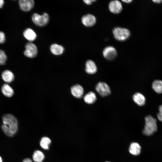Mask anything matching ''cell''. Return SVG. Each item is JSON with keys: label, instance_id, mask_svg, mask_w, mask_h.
Instances as JSON below:
<instances>
[{"label": "cell", "instance_id": "obj_7", "mask_svg": "<svg viewBox=\"0 0 162 162\" xmlns=\"http://www.w3.org/2000/svg\"><path fill=\"white\" fill-rule=\"evenodd\" d=\"M103 54L105 58L109 60H112L116 58L117 53L114 47L108 46L104 48Z\"/></svg>", "mask_w": 162, "mask_h": 162}, {"label": "cell", "instance_id": "obj_30", "mask_svg": "<svg viewBox=\"0 0 162 162\" xmlns=\"http://www.w3.org/2000/svg\"><path fill=\"white\" fill-rule=\"evenodd\" d=\"M122 1L127 3H129L131 2L132 0H122Z\"/></svg>", "mask_w": 162, "mask_h": 162}, {"label": "cell", "instance_id": "obj_10", "mask_svg": "<svg viewBox=\"0 0 162 162\" xmlns=\"http://www.w3.org/2000/svg\"><path fill=\"white\" fill-rule=\"evenodd\" d=\"M81 20L83 24L87 27L93 26L96 22V19L95 17L93 15L91 14L83 16Z\"/></svg>", "mask_w": 162, "mask_h": 162}, {"label": "cell", "instance_id": "obj_1", "mask_svg": "<svg viewBox=\"0 0 162 162\" xmlns=\"http://www.w3.org/2000/svg\"><path fill=\"white\" fill-rule=\"evenodd\" d=\"M2 129L4 133L9 137L14 136L18 129V123L16 118L10 114H6L2 117Z\"/></svg>", "mask_w": 162, "mask_h": 162}, {"label": "cell", "instance_id": "obj_5", "mask_svg": "<svg viewBox=\"0 0 162 162\" xmlns=\"http://www.w3.org/2000/svg\"><path fill=\"white\" fill-rule=\"evenodd\" d=\"M95 89L102 97L107 96L111 93L110 87L106 83L103 82H98L95 86Z\"/></svg>", "mask_w": 162, "mask_h": 162}, {"label": "cell", "instance_id": "obj_14", "mask_svg": "<svg viewBox=\"0 0 162 162\" xmlns=\"http://www.w3.org/2000/svg\"><path fill=\"white\" fill-rule=\"evenodd\" d=\"M133 99L134 102L140 106H144L146 102V99L142 93L137 92L133 96Z\"/></svg>", "mask_w": 162, "mask_h": 162}, {"label": "cell", "instance_id": "obj_9", "mask_svg": "<svg viewBox=\"0 0 162 162\" xmlns=\"http://www.w3.org/2000/svg\"><path fill=\"white\" fill-rule=\"evenodd\" d=\"M20 9L24 11L31 10L34 7V3L33 0H20L19 2Z\"/></svg>", "mask_w": 162, "mask_h": 162}, {"label": "cell", "instance_id": "obj_2", "mask_svg": "<svg viewBox=\"0 0 162 162\" xmlns=\"http://www.w3.org/2000/svg\"><path fill=\"white\" fill-rule=\"evenodd\" d=\"M145 124L142 133L147 136H150L158 130L157 120L152 116L148 115L145 118Z\"/></svg>", "mask_w": 162, "mask_h": 162}, {"label": "cell", "instance_id": "obj_31", "mask_svg": "<svg viewBox=\"0 0 162 162\" xmlns=\"http://www.w3.org/2000/svg\"><path fill=\"white\" fill-rule=\"evenodd\" d=\"M0 162H3V160L2 157L0 156Z\"/></svg>", "mask_w": 162, "mask_h": 162}, {"label": "cell", "instance_id": "obj_20", "mask_svg": "<svg viewBox=\"0 0 162 162\" xmlns=\"http://www.w3.org/2000/svg\"><path fill=\"white\" fill-rule=\"evenodd\" d=\"M153 89L158 94L162 93V81L156 80L153 81L152 84Z\"/></svg>", "mask_w": 162, "mask_h": 162}, {"label": "cell", "instance_id": "obj_27", "mask_svg": "<svg viewBox=\"0 0 162 162\" xmlns=\"http://www.w3.org/2000/svg\"><path fill=\"white\" fill-rule=\"evenodd\" d=\"M22 162H33V161L30 158H26L23 159Z\"/></svg>", "mask_w": 162, "mask_h": 162}, {"label": "cell", "instance_id": "obj_22", "mask_svg": "<svg viewBox=\"0 0 162 162\" xmlns=\"http://www.w3.org/2000/svg\"><path fill=\"white\" fill-rule=\"evenodd\" d=\"M51 140L50 138L46 136H44L41 138L40 144L41 147L45 150H48L49 146L51 143Z\"/></svg>", "mask_w": 162, "mask_h": 162}, {"label": "cell", "instance_id": "obj_3", "mask_svg": "<svg viewBox=\"0 0 162 162\" xmlns=\"http://www.w3.org/2000/svg\"><path fill=\"white\" fill-rule=\"evenodd\" d=\"M112 32L115 39L121 41L125 40L130 35V32L128 29L120 27L115 28Z\"/></svg>", "mask_w": 162, "mask_h": 162}, {"label": "cell", "instance_id": "obj_18", "mask_svg": "<svg viewBox=\"0 0 162 162\" xmlns=\"http://www.w3.org/2000/svg\"><path fill=\"white\" fill-rule=\"evenodd\" d=\"M85 102L88 104H92L96 100L97 97L95 93L92 92H89L84 97Z\"/></svg>", "mask_w": 162, "mask_h": 162}, {"label": "cell", "instance_id": "obj_23", "mask_svg": "<svg viewBox=\"0 0 162 162\" xmlns=\"http://www.w3.org/2000/svg\"><path fill=\"white\" fill-rule=\"evenodd\" d=\"M7 59V57L5 52L0 49V66L5 64Z\"/></svg>", "mask_w": 162, "mask_h": 162}, {"label": "cell", "instance_id": "obj_26", "mask_svg": "<svg viewBox=\"0 0 162 162\" xmlns=\"http://www.w3.org/2000/svg\"><path fill=\"white\" fill-rule=\"evenodd\" d=\"M96 0H84V2L88 5H90L92 4V2H94Z\"/></svg>", "mask_w": 162, "mask_h": 162}, {"label": "cell", "instance_id": "obj_15", "mask_svg": "<svg viewBox=\"0 0 162 162\" xmlns=\"http://www.w3.org/2000/svg\"><path fill=\"white\" fill-rule=\"evenodd\" d=\"M2 77L3 80L7 83L12 82L14 80V74L9 70H5L2 74Z\"/></svg>", "mask_w": 162, "mask_h": 162}, {"label": "cell", "instance_id": "obj_25", "mask_svg": "<svg viewBox=\"0 0 162 162\" xmlns=\"http://www.w3.org/2000/svg\"><path fill=\"white\" fill-rule=\"evenodd\" d=\"M5 41V36L4 33L3 32L0 31V44L4 43Z\"/></svg>", "mask_w": 162, "mask_h": 162}, {"label": "cell", "instance_id": "obj_24", "mask_svg": "<svg viewBox=\"0 0 162 162\" xmlns=\"http://www.w3.org/2000/svg\"><path fill=\"white\" fill-rule=\"evenodd\" d=\"M159 112L157 114V117L159 121L162 122V105L159 106Z\"/></svg>", "mask_w": 162, "mask_h": 162}, {"label": "cell", "instance_id": "obj_8", "mask_svg": "<svg viewBox=\"0 0 162 162\" xmlns=\"http://www.w3.org/2000/svg\"><path fill=\"white\" fill-rule=\"evenodd\" d=\"M110 10L112 13L117 14L120 13L122 9V4L118 0H113L110 2L109 5Z\"/></svg>", "mask_w": 162, "mask_h": 162}, {"label": "cell", "instance_id": "obj_19", "mask_svg": "<svg viewBox=\"0 0 162 162\" xmlns=\"http://www.w3.org/2000/svg\"><path fill=\"white\" fill-rule=\"evenodd\" d=\"M50 50L51 52L56 55L62 54L64 51L63 47L57 44H53L50 47Z\"/></svg>", "mask_w": 162, "mask_h": 162}, {"label": "cell", "instance_id": "obj_4", "mask_svg": "<svg viewBox=\"0 0 162 162\" xmlns=\"http://www.w3.org/2000/svg\"><path fill=\"white\" fill-rule=\"evenodd\" d=\"M32 20L33 22L36 25L42 26L47 24L49 20V16L46 13L42 15L37 13L33 14L32 16Z\"/></svg>", "mask_w": 162, "mask_h": 162}, {"label": "cell", "instance_id": "obj_6", "mask_svg": "<svg viewBox=\"0 0 162 162\" xmlns=\"http://www.w3.org/2000/svg\"><path fill=\"white\" fill-rule=\"evenodd\" d=\"M25 48L24 54L25 56L28 58H33L37 56L38 50L34 44L31 42L28 43L25 45Z\"/></svg>", "mask_w": 162, "mask_h": 162}, {"label": "cell", "instance_id": "obj_11", "mask_svg": "<svg viewBox=\"0 0 162 162\" xmlns=\"http://www.w3.org/2000/svg\"><path fill=\"white\" fill-rule=\"evenodd\" d=\"M72 95L77 98H82L84 92L83 88L79 84H76L72 86L70 88Z\"/></svg>", "mask_w": 162, "mask_h": 162}, {"label": "cell", "instance_id": "obj_17", "mask_svg": "<svg viewBox=\"0 0 162 162\" xmlns=\"http://www.w3.org/2000/svg\"><path fill=\"white\" fill-rule=\"evenodd\" d=\"M1 90L3 94L7 97H11L14 94L13 89L7 84H5L2 85L1 88Z\"/></svg>", "mask_w": 162, "mask_h": 162}, {"label": "cell", "instance_id": "obj_16", "mask_svg": "<svg viewBox=\"0 0 162 162\" xmlns=\"http://www.w3.org/2000/svg\"><path fill=\"white\" fill-rule=\"evenodd\" d=\"M23 35L26 39L30 41H34L37 37L35 32L30 28H27L25 29L23 32Z\"/></svg>", "mask_w": 162, "mask_h": 162}, {"label": "cell", "instance_id": "obj_21", "mask_svg": "<svg viewBox=\"0 0 162 162\" xmlns=\"http://www.w3.org/2000/svg\"><path fill=\"white\" fill-rule=\"evenodd\" d=\"M44 158V153L38 150L34 151L32 155V159L34 162H42Z\"/></svg>", "mask_w": 162, "mask_h": 162}, {"label": "cell", "instance_id": "obj_13", "mask_svg": "<svg viewBox=\"0 0 162 162\" xmlns=\"http://www.w3.org/2000/svg\"><path fill=\"white\" fill-rule=\"evenodd\" d=\"M85 66L86 71L88 74H94L97 71V68L96 64L92 60H87L86 62Z\"/></svg>", "mask_w": 162, "mask_h": 162}, {"label": "cell", "instance_id": "obj_29", "mask_svg": "<svg viewBox=\"0 0 162 162\" xmlns=\"http://www.w3.org/2000/svg\"><path fill=\"white\" fill-rule=\"evenodd\" d=\"M152 1L156 3L160 4L162 2V0H153Z\"/></svg>", "mask_w": 162, "mask_h": 162}, {"label": "cell", "instance_id": "obj_28", "mask_svg": "<svg viewBox=\"0 0 162 162\" xmlns=\"http://www.w3.org/2000/svg\"><path fill=\"white\" fill-rule=\"evenodd\" d=\"M4 4V1L3 0H0V9L3 6Z\"/></svg>", "mask_w": 162, "mask_h": 162}, {"label": "cell", "instance_id": "obj_32", "mask_svg": "<svg viewBox=\"0 0 162 162\" xmlns=\"http://www.w3.org/2000/svg\"><path fill=\"white\" fill-rule=\"evenodd\" d=\"M105 162H110V161H106Z\"/></svg>", "mask_w": 162, "mask_h": 162}, {"label": "cell", "instance_id": "obj_12", "mask_svg": "<svg viewBox=\"0 0 162 162\" xmlns=\"http://www.w3.org/2000/svg\"><path fill=\"white\" fill-rule=\"evenodd\" d=\"M141 147L140 144L136 142H132L130 145L128 151L131 154L134 156H138L140 154Z\"/></svg>", "mask_w": 162, "mask_h": 162}]
</instances>
